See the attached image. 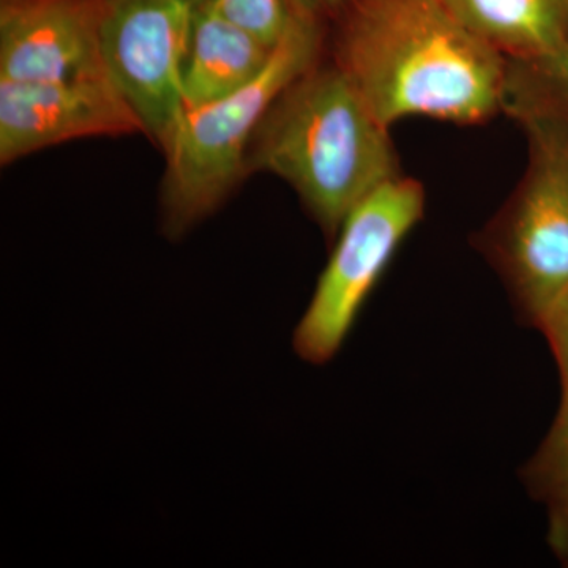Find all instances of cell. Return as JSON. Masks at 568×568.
Returning <instances> with one entry per match:
<instances>
[{
  "mask_svg": "<svg viewBox=\"0 0 568 568\" xmlns=\"http://www.w3.org/2000/svg\"><path fill=\"white\" fill-rule=\"evenodd\" d=\"M331 61L377 121L474 125L504 111L508 61L440 0H342L327 26Z\"/></svg>",
  "mask_w": 568,
  "mask_h": 568,
  "instance_id": "6da1fadb",
  "label": "cell"
},
{
  "mask_svg": "<svg viewBox=\"0 0 568 568\" xmlns=\"http://www.w3.org/2000/svg\"><path fill=\"white\" fill-rule=\"evenodd\" d=\"M290 183L325 235L383 183L398 178L388 126L353 82L320 59L276 99L248 151V173Z\"/></svg>",
  "mask_w": 568,
  "mask_h": 568,
  "instance_id": "7a4b0ae2",
  "label": "cell"
},
{
  "mask_svg": "<svg viewBox=\"0 0 568 568\" xmlns=\"http://www.w3.org/2000/svg\"><path fill=\"white\" fill-rule=\"evenodd\" d=\"M328 22L295 9L293 22L256 80L241 91L183 111L163 149L162 230L178 241L213 215L248 175L257 126L280 95L321 58Z\"/></svg>",
  "mask_w": 568,
  "mask_h": 568,
  "instance_id": "3957f363",
  "label": "cell"
},
{
  "mask_svg": "<svg viewBox=\"0 0 568 568\" xmlns=\"http://www.w3.org/2000/svg\"><path fill=\"white\" fill-rule=\"evenodd\" d=\"M514 118L528 134V170L484 234V248L536 325L568 286V112L526 108Z\"/></svg>",
  "mask_w": 568,
  "mask_h": 568,
  "instance_id": "277c9868",
  "label": "cell"
},
{
  "mask_svg": "<svg viewBox=\"0 0 568 568\" xmlns=\"http://www.w3.org/2000/svg\"><path fill=\"white\" fill-rule=\"evenodd\" d=\"M425 190L414 179H392L346 216L312 302L294 332V349L313 365L331 362L410 231L424 219Z\"/></svg>",
  "mask_w": 568,
  "mask_h": 568,
  "instance_id": "5b68a950",
  "label": "cell"
},
{
  "mask_svg": "<svg viewBox=\"0 0 568 568\" xmlns=\"http://www.w3.org/2000/svg\"><path fill=\"white\" fill-rule=\"evenodd\" d=\"M93 2L108 74L163 151L185 111L182 69L200 0Z\"/></svg>",
  "mask_w": 568,
  "mask_h": 568,
  "instance_id": "8992f818",
  "label": "cell"
},
{
  "mask_svg": "<svg viewBox=\"0 0 568 568\" xmlns=\"http://www.w3.org/2000/svg\"><path fill=\"white\" fill-rule=\"evenodd\" d=\"M144 134L136 112L106 77L0 80V163L84 138Z\"/></svg>",
  "mask_w": 568,
  "mask_h": 568,
  "instance_id": "52a82bcc",
  "label": "cell"
},
{
  "mask_svg": "<svg viewBox=\"0 0 568 568\" xmlns=\"http://www.w3.org/2000/svg\"><path fill=\"white\" fill-rule=\"evenodd\" d=\"M100 77L110 74L93 0H0V80Z\"/></svg>",
  "mask_w": 568,
  "mask_h": 568,
  "instance_id": "ba28073f",
  "label": "cell"
},
{
  "mask_svg": "<svg viewBox=\"0 0 568 568\" xmlns=\"http://www.w3.org/2000/svg\"><path fill=\"white\" fill-rule=\"evenodd\" d=\"M274 50L222 17L211 0H200L182 69L185 110L241 91L260 77Z\"/></svg>",
  "mask_w": 568,
  "mask_h": 568,
  "instance_id": "9c48e42d",
  "label": "cell"
},
{
  "mask_svg": "<svg viewBox=\"0 0 568 568\" xmlns=\"http://www.w3.org/2000/svg\"><path fill=\"white\" fill-rule=\"evenodd\" d=\"M508 62L555 58L568 47V0H440Z\"/></svg>",
  "mask_w": 568,
  "mask_h": 568,
  "instance_id": "30bf717a",
  "label": "cell"
},
{
  "mask_svg": "<svg viewBox=\"0 0 568 568\" xmlns=\"http://www.w3.org/2000/svg\"><path fill=\"white\" fill-rule=\"evenodd\" d=\"M532 106L568 112V47L547 61L508 62L504 112Z\"/></svg>",
  "mask_w": 568,
  "mask_h": 568,
  "instance_id": "8fae6325",
  "label": "cell"
},
{
  "mask_svg": "<svg viewBox=\"0 0 568 568\" xmlns=\"http://www.w3.org/2000/svg\"><path fill=\"white\" fill-rule=\"evenodd\" d=\"M562 403L558 417L541 446L521 470L530 495L547 499L568 485V381L562 383Z\"/></svg>",
  "mask_w": 568,
  "mask_h": 568,
  "instance_id": "7c38bea8",
  "label": "cell"
},
{
  "mask_svg": "<svg viewBox=\"0 0 568 568\" xmlns=\"http://www.w3.org/2000/svg\"><path fill=\"white\" fill-rule=\"evenodd\" d=\"M213 9L239 28L275 48L294 18L291 0H211Z\"/></svg>",
  "mask_w": 568,
  "mask_h": 568,
  "instance_id": "4fadbf2b",
  "label": "cell"
},
{
  "mask_svg": "<svg viewBox=\"0 0 568 568\" xmlns=\"http://www.w3.org/2000/svg\"><path fill=\"white\" fill-rule=\"evenodd\" d=\"M536 325L548 339L556 364L559 366L562 383H566L568 381V286L541 313Z\"/></svg>",
  "mask_w": 568,
  "mask_h": 568,
  "instance_id": "5bb4252c",
  "label": "cell"
},
{
  "mask_svg": "<svg viewBox=\"0 0 568 568\" xmlns=\"http://www.w3.org/2000/svg\"><path fill=\"white\" fill-rule=\"evenodd\" d=\"M548 541L552 551L562 559L568 555V485L547 499Z\"/></svg>",
  "mask_w": 568,
  "mask_h": 568,
  "instance_id": "9a60e30c",
  "label": "cell"
},
{
  "mask_svg": "<svg viewBox=\"0 0 568 568\" xmlns=\"http://www.w3.org/2000/svg\"><path fill=\"white\" fill-rule=\"evenodd\" d=\"M294 9L305 11L324 21H331L342 0H291Z\"/></svg>",
  "mask_w": 568,
  "mask_h": 568,
  "instance_id": "2e32d148",
  "label": "cell"
},
{
  "mask_svg": "<svg viewBox=\"0 0 568 568\" xmlns=\"http://www.w3.org/2000/svg\"><path fill=\"white\" fill-rule=\"evenodd\" d=\"M560 560H562V562L566 564V566L568 567V555L564 556V558Z\"/></svg>",
  "mask_w": 568,
  "mask_h": 568,
  "instance_id": "e0dca14e",
  "label": "cell"
}]
</instances>
